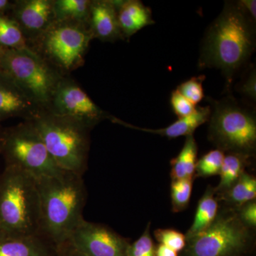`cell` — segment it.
<instances>
[{"instance_id": "1", "label": "cell", "mask_w": 256, "mask_h": 256, "mask_svg": "<svg viewBox=\"0 0 256 256\" xmlns=\"http://www.w3.org/2000/svg\"><path fill=\"white\" fill-rule=\"evenodd\" d=\"M255 23L238 2H226L206 32L198 66L220 69L232 84L255 50Z\"/></svg>"}, {"instance_id": "2", "label": "cell", "mask_w": 256, "mask_h": 256, "mask_svg": "<svg viewBox=\"0 0 256 256\" xmlns=\"http://www.w3.org/2000/svg\"><path fill=\"white\" fill-rule=\"evenodd\" d=\"M40 204V235L56 246L67 242L82 220L87 192L82 176L64 171L35 178Z\"/></svg>"}, {"instance_id": "3", "label": "cell", "mask_w": 256, "mask_h": 256, "mask_svg": "<svg viewBox=\"0 0 256 256\" xmlns=\"http://www.w3.org/2000/svg\"><path fill=\"white\" fill-rule=\"evenodd\" d=\"M0 234L40 235V197L35 178L5 166L0 174Z\"/></svg>"}, {"instance_id": "4", "label": "cell", "mask_w": 256, "mask_h": 256, "mask_svg": "<svg viewBox=\"0 0 256 256\" xmlns=\"http://www.w3.org/2000/svg\"><path fill=\"white\" fill-rule=\"evenodd\" d=\"M28 121L41 136L60 169L82 176L88 168L92 130L47 110Z\"/></svg>"}, {"instance_id": "5", "label": "cell", "mask_w": 256, "mask_h": 256, "mask_svg": "<svg viewBox=\"0 0 256 256\" xmlns=\"http://www.w3.org/2000/svg\"><path fill=\"white\" fill-rule=\"evenodd\" d=\"M256 242V230L242 223L235 208L220 204L214 223L186 239L178 256H254Z\"/></svg>"}, {"instance_id": "6", "label": "cell", "mask_w": 256, "mask_h": 256, "mask_svg": "<svg viewBox=\"0 0 256 256\" xmlns=\"http://www.w3.org/2000/svg\"><path fill=\"white\" fill-rule=\"evenodd\" d=\"M94 37L88 24L55 21L30 48L64 76L84 65Z\"/></svg>"}, {"instance_id": "7", "label": "cell", "mask_w": 256, "mask_h": 256, "mask_svg": "<svg viewBox=\"0 0 256 256\" xmlns=\"http://www.w3.org/2000/svg\"><path fill=\"white\" fill-rule=\"evenodd\" d=\"M208 140L224 153L254 158L256 152V118L252 111L234 98L215 101L210 112Z\"/></svg>"}, {"instance_id": "8", "label": "cell", "mask_w": 256, "mask_h": 256, "mask_svg": "<svg viewBox=\"0 0 256 256\" xmlns=\"http://www.w3.org/2000/svg\"><path fill=\"white\" fill-rule=\"evenodd\" d=\"M0 70L9 75L45 110L57 86L65 76L30 47L0 48Z\"/></svg>"}, {"instance_id": "9", "label": "cell", "mask_w": 256, "mask_h": 256, "mask_svg": "<svg viewBox=\"0 0 256 256\" xmlns=\"http://www.w3.org/2000/svg\"><path fill=\"white\" fill-rule=\"evenodd\" d=\"M1 154L5 166L22 170L34 178L54 176L64 172L50 156L30 121L4 128Z\"/></svg>"}, {"instance_id": "10", "label": "cell", "mask_w": 256, "mask_h": 256, "mask_svg": "<svg viewBox=\"0 0 256 256\" xmlns=\"http://www.w3.org/2000/svg\"><path fill=\"white\" fill-rule=\"evenodd\" d=\"M46 110L77 121L90 130L112 117L96 104L70 76L60 80Z\"/></svg>"}, {"instance_id": "11", "label": "cell", "mask_w": 256, "mask_h": 256, "mask_svg": "<svg viewBox=\"0 0 256 256\" xmlns=\"http://www.w3.org/2000/svg\"><path fill=\"white\" fill-rule=\"evenodd\" d=\"M67 242L84 256H128L130 240L104 224L84 220Z\"/></svg>"}, {"instance_id": "12", "label": "cell", "mask_w": 256, "mask_h": 256, "mask_svg": "<svg viewBox=\"0 0 256 256\" xmlns=\"http://www.w3.org/2000/svg\"><path fill=\"white\" fill-rule=\"evenodd\" d=\"M30 44L55 21L54 0H15L10 12Z\"/></svg>"}, {"instance_id": "13", "label": "cell", "mask_w": 256, "mask_h": 256, "mask_svg": "<svg viewBox=\"0 0 256 256\" xmlns=\"http://www.w3.org/2000/svg\"><path fill=\"white\" fill-rule=\"evenodd\" d=\"M45 110L9 75L0 70V124L20 118L30 120Z\"/></svg>"}, {"instance_id": "14", "label": "cell", "mask_w": 256, "mask_h": 256, "mask_svg": "<svg viewBox=\"0 0 256 256\" xmlns=\"http://www.w3.org/2000/svg\"><path fill=\"white\" fill-rule=\"evenodd\" d=\"M88 24L94 38L111 43L124 40L112 0H92Z\"/></svg>"}, {"instance_id": "15", "label": "cell", "mask_w": 256, "mask_h": 256, "mask_svg": "<svg viewBox=\"0 0 256 256\" xmlns=\"http://www.w3.org/2000/svg\"><path fill=\"white\" fill-rule=\"evenodd\" d=\"M0 256H57L56 246L41 235L0 234Z\"/></svg>"}, {"instance_id": "16", "label": "cell", "mask_w": 256, "mask_h": 256, "mask_svg": "<svg viewBox=\"0 0 256 256\" xmlns=\"http://www.w3.org/2000/svg\"><path fill=\"white\" fill-rule=\"evenodd\" d=\"M212 108L210 106L206 107H196L194 112L186 117L178 118V120L170 124L168 127L160 128V129H150V128H143L128 124L124 121L121 120L117 118L112 116L110 118L112 122L121 124L124 127L131 128V129L138 130L139 131L152 133L172 139L180 137H188L193 136L195 130L206 122H208L210 118Z\"/></svg>"}, {"instance_id": "17", "label": "cell", "mask_w": 256, "mask_h": 256, "mask_svg": "<svg viewBox=\"0 0 256 256\" xmlns=\"http://www.w3.org/2000/svg\"><path fill=\"white\" fill-rule=\"evenodd\" d=\"M124 38H130L140 30L154 24L151 10L138 0H112Z\"/></svg>"}, {"instance_id": "18", "label": "cell", "mask_w": 256, "mask_h": 256, "mask_svg": "<svg viewBox=\"0 0 256 256\" xmlns=\"http://www.w3.org/2000/svg\"><path fill=\"white\" fill-rule=\"evenodd\" d=\"M220 208L215 188L208 185L198 202L193 223L185 234L186 238H191L208 228L216 218Z\"/></svg>"}, {"instance_id": "19", "label": "cell", "mask_w": 256, "mask_h": 256, "mask_svg": "<svg viewBox=\"0 0 256 256\" xmlns=\"http://www.w3.org/2000/svg\"><path fill=\"white\" fill-rule=\"evenodd\" d=\"M216 195L220 204L234 208L256 200V176L245 172L233 186Z\"/></svg>"}, {"instance_id": "20", "label": "cell", "mask_w": 256, "mask_h": 256, "mask_svg": "<svg viewBox=\"0 0 256 256\" xmlns=\"http://www.w3.org/2000/svg\"><path fill=\"white\" fill-rule=\"evenodd\" d=\"M198 146L194 136L186 138L182 149L176 158L170 162L172 180H195Z\"/></svg>"}, {"instance_id": "21", "label": "cell", "mask_w": 256, "mask_h": 256, "mask_svg": "<svg viewBox=\"0 0 256 256\" xmlns=\"http://www.w3.org/2000/svg\"><path fill=\"white\" fill-rule=\"evenodd\" d=\"M250 156L236 153L225 154L220 173V182L214 188L216 194L226 191L238 181L242 175L246 172L248 166L250 164Z\"/></svg>"}, {"instance_id": "22", "label": "cell", "mask_w": 256, "mask_h": 256, "mask_svg": "<svg viewBox=\"0 0 256 256\" xmlns=\"http://www.w3.org/2000/svg\"><path fill=\"white\" fill-rule=\"evenodd\" d=\"M92 0H54L56 21L88 23Z\"/></svg>"}, {"instance_id": "23", "label": "cell", "mask_w": 256, "mask_h": 256, "mask_svg": "<svg viewBox=\"0 0 256 256\" xmlns=\"http://www.w3.org/2000/svg\"><path fill=\"white\" fill-rule=\"evenodd\" d=\"M28 47V40L10 12L0 14V48L20 50Z\"/></svg>"}, {"instance_id": "24", "label": "cell", "mask_w": 256, "mask_h": 256, "mask_svg": "<svg viewBox=\"0 0 256 256\" xmlns=\"http://www.w3.org/2000/svg\"><path fill=\"white\" fill-rule=\"evenodd\" d=\"M193 178L172 180L170 186L172 208L174 213L183 212L188 208L191 200Z\"/></svg>"}, {"instance_id": "25", "label": "cell", "mask_w": 256, "mask_h": 256, "mask_svg": "<svg viewBox=\"0 0 256 256\" xmlns=\"http://www.w3.org/2000/svg\"><path fill=\"white\" fill-rule=\"evenodd\" d=\"M225 153L220 150H212L197 160L195 178H207L220 174Z\"/></svg>"}, {"instance_id": "26", "label": "cell", "mask_w": 256, "mask_h": 256, "mask_svg": "<svg viewBox=\"0 0 256 256\" xmlns=\"http://www.w3.org/2000/svg\"><path fill=\"white\" fill-rule=\"evenodd\" d=\"M154 238L158 244L172 249L180 254L186 245L185 234L172 228H159L154 232Z\"/></svg>"}, {"instance_id": "27", "label": "cell", "mask_w": 256, "mask_h": 256, "mask_svg": "<svg viewBox=\"0 0 256 256\" xmlns=\"http://www.w3.org/2000/svg\"><path fill=\"white\" fill-rule=\"evenodd\" d=\"M156 245L151 236V222H148L142 235L138 240L130 244L128 256H156Z\"/></svg>"}, {"instance_id": "28", "label": "cell", "mask_w": 256, "mask_h": 256, "mask_svg": "<svg viewBox=\"0 0 256 256\" xmlns=\"http://www.w3.org/2000/svg\"><path fill=\"white\" fill-rule=\"evenodd\" d=\"M204 78V76L193 77L180 84L176 90L192 104L196 106L204 98L203 88V82Z\"/></svg>"}, {"instance_id": "29", "label": "cell", "mask_w": 256, "mask_h": 256, "mask_svg": "<svg viewBox=\"0 0 256 256\" xmlns=\"http://www.w3.org/2000/svg\"><path fill=\"white\" fill-rule=\"evenodd\" d=\"M172 108L178 118L186 117L196 110V106L192 104L186 98L184 97L178 90H173L170 98Z\"/></svg>"}, {"instance_id": "30", "label": "cell", "mask_w": 256, "mask_h": 256, "mask_svg": "<svg viewBox=\"0 0 256 256\" xmlns=\"http://www.w3.org/2000/svg\"><path fill=\"white\" fill-rule=\"evenodd\" d=\"M235 210L242 223L248 228L256 230V200L248 202Z\"/></svg>"}, {"instance_id": "31", "label": "cell", "mask_w": 256, "mask_h": 256, "mask_svg": "<svg viewBox=\"0 0 256 256\" xmlns=\"http://www.w3.org/2000/svg\"><path fill=\"white\" fill-rule=\"evenodd\" d=\"M240 94L252 100H256V72L252 68L239 88Z\"/></svg>"}, {"instance_id": "32", "label": "cell", "mask_w": 256, "mask_h": 256, "mask_svg": "<svg viewBox=\"0 0 256 256\" xmlns=\"http://www.w3.org/2000/svg\"><path fill=\"white\" fill-rule=\"evenodd\" d=\"M56 254L57 256H84L74 248L68 242L57 246Z\"/></svg>"}, {"instance_id": "33", "label": "cell", "mask_w": 256, "mask_h": 256, "mask_svg": "<svg viewBox=\"0 0 256 256\" xmlns=\"http://www.w3.org/2000/svg\"><path fill=\"white\" fill-rule=\"evenodd\" d=\"M239 4L244 11L252 18L254 21L256 20V0H242L238 1Z\"/></svg>"}, {"instance_id": "34", "label": "cell", "mask_w": 256, "mask_h": 256, "mask_svg": "<svg viewBox=\"0 0 256 256\" xmlns=\"http://www.w3.org/2000/svg\"><path fill=\"white\" fill-rule=\"evenodd\" d=\"M156 256H178V252L164 245L158 244L156 245Z\"/></svg>"}, {"instance_id": "35", "label": "cell", "mask_w": 256, "mask_h": 256, "mask_svg": "<svg viewBox=\"0 0 256 256\" xmlns=\"http://www.w3.org/2000/svg\"><path fill=\"white\" fill-rule=\"evenodd\" d=\"M14 1L10 0H0V14L9 13L12 8Z\"/></svg>"}, {"instance_id": "36", "label": "cell", "mask_w": 256, "mask_h": 256, "mask_svg": "<svg viewBox=\"0 0 256 256\" xmlns=\"http://www.w3.org/2000/svg\"><path fill=\"white\" fill-rule=\"evenodd\" d=\"M4 128H2L0 124V154H1L2 146L3 133H4Z\"/></svg>"}]
</instances>
